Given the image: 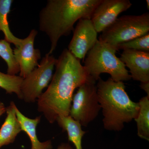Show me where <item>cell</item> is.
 <instances>
[{
  "label": "cell",
  "mask_w": 149,
  "mask_h": 149,
  "mask_svg": "<svg viewBox=\"0 0 149 149\" xmlns=\"http://www.w3.org/2000/svg\"><path fill=\"white\" fill-rule=\"evenodd\" d=\"M6 107L5 105L2 102L0 101V117L6 112Z\"/></svg>",
  "instance_id": "cell-22"
},
{
  "label": "cell",
  "mask_w": 149,
  "mask_h": 149,
  "mask_svg": "<svg viewBox=\"0 0 149 149\" xmlns=\"http://www.w3.org/2000/svg\"><path fill=\"white\" fill-rule=\"evenodd\" d=\"M97 33L90 19H80L68 49L76 58L80 60L84 59L97 42Z\"/></svg>",
  "instance_id": "cell-8"
},
{
  "label": "cell",
  "mask_w": 149,
  "mask_h": 149,
  "mask_svg": "<svg viewBox=\"0 0 149 149\" xmlns=\"http://www.w3.org/2000/svg\"><path fill=\"white\" fill-rule=\"evenodd\" d=\"M116 52L109 44L98 40L87 54L83 65L93 80L97 81L103 73H108L116 82H123L131 79L125 64L116 56Z\"/></svg>",
  "instance_id": "cell-4"
},
{
  "label": "cell",
  "mask_w": 149,
  "mask_h": 149,
  "mask_svg": "<svg viewBox=\"0 0 149 149\" xmlns=\"http://www.w3.org/2000/svg\"><path fill=\"white\" fill-rule=\"evenodd\" d=\"M97 82V93L104 128L109 131H121L125 123L137 117L140 109L139 102L129 97L123 82H116L111 77L106 80L100 77Z\"/></svg>",
  "instance_id": "cell-3"
},
{
  "label": "cell",
  "mask_w": 149,
  "mask_h": 149,
  "mask_svg": "<svg viewBox=\"0 0 149 149\" xmlns=\"http://www.w3.org/2000/svg\"><path fill=\"white\" fill-rule=\"evenodd\" d=\"M55 71L47 89L37 100V109L48 122L53 123L60 116L69 115L73 93L90 80L80 60L65 49L57 59ZM95 81V80H94Z\"/></svg>",
  "instance_id": "cell-1"
},
{
  "label": "cell",
  "mask_w": 149,
  "mask_h": 149,
  "mask_svg": "<svg viewBox=\"0 0 149 149\" xmlns=\"http://www.w3.org/2000/svg\"><path fill=\"white\" fill-rule=\"evenodd\" d=\"M0 57L7 65V74L16 75L19 72V66L13 54L10 43L5 39L0 40Z\"/></svg>",
  "instance_id": "cell-17"
},
{
  "label": "cell",
  "mask_w": 149,
  "mask_h": 149,
  "mask_svg": "<svg viewBox=\"0 0 149 149\" xmlns=\"http://www.w3.org/2000/svg\"><path fill=\"white\" fill-rule=\"evenodd\" d=\"M117 51L120 49H131L149 52V33L118 45Z\"/></svg>",
  "instance_id": "cell-19"
},
{
  "label": "cell",
  "mask_w": 149,
  "mask_h": 149,
  "mask_svg": "<svg viewBox=\"0 0 149 149\" xmlns=\"http://www.w3.org/2000/svg\"><path fill=\"white\" fill-rule=\"evenodd\" d=\"M102 0H48L39 14L40 31L47 35L50 42L48 54L56 49L59 40L69 35L74 25L80 19L91 16Z\"/></svg>",
  "instance_id": "cell-2"
},
{
  "label": "cell",
  "mask_w": 149,
  "mask_h": 149,
  "mask_svg": "<svg viewBox=\"0 0 149 149\" xmlns=\"http://www.w3.org/2000/svg\"><path fill=\"white\" fill-rule=\"evenodd\" d=\"M119 58L129 69L133 80L149 82V52L123 50Z\"/></svg>",
  "instance_id": "cell-11"
},
{
  "label": "cell",
  "mask_w": 149,
  "mask_h": 149,
  "mask_svg": "<svg viewBox=\"0 0 149 149\" xmlns=\"http://www.w3.org/2000/svg\"><path fill=\"white\" fill-rule=\"evenodd\" d=\"M17 118L21 125L22 131L25 132L31 143V149H52V142L48 141L41 142L38 140L36 133V128L41 120V116L30 118L25 116L16 107Z\"/></svg>",
  "instance_id": "cell-13"
},
{
  "label": "cell",
  "mask_w": 149,
  "mask_h": 149,
  "mask_svg": "<svg viewBox=\"0 0 149 149\" xmlns=\"http://www.w3.org/2000/svg\"><path fill=\"white\" fill-rule=\"evenodd\" d=\"M16 107L15 103L11 102L6 108L7 116L0 129V148L13 143L22 131L21 125L17 118Z\"/></svg>",
  "instance_id": "cell-12"
},
{
  "label": "cell",
  "mask_w": 149,
  "mask_h": 149,
  "mask_svg": "<svg viewBox=\"0 0 149 149\" xmlns=\"http://www.w3.org/2000/svg\"><path fill=\"white\" fill-rule=\"evenodd\" d=\"M140 88L146 92L147 96L149 97V82L148 83H141Z\"/></svg>",
  "instance_id": "cell-20"
},
{
  "label": "cell",
  "mask_w": 149,
  "mask_h": 149,
  "mask_svg": "<svg viewBox=\"0 0 149 149\" xmlns=\"http://www.w3.org/2000/svg\"><path fill=\"white\" fill-rule=\"evenodd\" d=\"M132 5L129 0H102L93 11L91 19L97 33L102 32Z\"/></svg>",
  "instance_id": "cell-9"
},
{
  "label": "cell",
  "mask_w": 149,
  "mask_h": 149,
  "mask_svg": "<svg viewBox=\"0 0 149 149\" xmlns=\"http://www.w3.org/2000/svg\"><path fill=\"white\" fill-rule=\"evenodd\" d=\"M56 121L63 131H66L68 141L74 144L75 149H83L82 139L86 132L82 130L81 124L69 115L59 116Z\"/></svg>",
  "instance_id": "cell-14"
},
{
  "label": "cell",
  "mask_w": 149,
  "mask_h": 149,
  "mask_svg": "<svg viewBox=\"0 0 149 149\" xmlns=\"http://www.w3.org/2000/svg\"><path fill=\"white\" fill-rule=\"evenodd\" d=\"M13 0H0V31L3 33L4 39L10 43H12L17 47L22 39L14 36L9 26L8 16L10 11Z\"/></svg>",
  "instance_id": "cell-15"
},
{
  "label": "cell",
  "mask_w": 149,
  "mask_h": 149,
  "mask_svg": "<svg viewBox=\"0 0 149 149\" xmlns=\"http://www.w3.org/2000/svg\"><path fill=\"white\" fill-rule=\"evenodd\" d=\"M38 32L32 29L28 36L22 39L20 45L13 51L14 55L19 68V76L24 78L39 65L41 52L35 49L34 42Z\"/></svg>",
  "instance_id": "cell-10"
},
{
  "label": "cell",
  "mask_w": 149,
  "mask_h": 149,
  "mask_svg": "<svg viewBox=\"0 0 149 149\" xmlns=\"http://www.w3.org/2000/svg\"><path fill=\"white\" fill-rule=\"evenodd\" d=\"M140 109L134 120L136 123L137 134L141 139L149 141V97H143L139 102Z\"/></svg>",
  "instance_id": "cell-16"
},
{
  "label": "cell",
  "mask_w": 149,
  "mask_h": 149,
  "mask_svg": "<svg viewBox=\"0 0 149 149\" xmlns=\"http://www.w3.org/2000/svg\"><path fill=\"white\" fill-rule=\"evenodd\" d=\"M57 59L46 54L38 66L23 78L20 87L22 99L27 103L35 102L52 80Z\"/></svg>",
  "instance_id": "cell-7"
},
{
  "label": "cell",
  "mask_w": 149,
  "mask_h": 149,
  "mask_svg": "<svg viewBox=\"0 0 149 149\" xmlns=\"http://www.w3.org/2000/svg\"><path fill=\"white\" fill-rule=\"evenodd\" d=\"M57 149H74L69 143H62L58 147Z\"/></svg>",
  "instance_id": "cell-21"
},
{
  "label": "cell",
  "mask_w": 149,
  "mask_h": 149,
  "mask_svg": "<svg viewBox=\"0 0 149 149\" xmlns=\"http://www.w3.org/2000/svg\"><path fill=\"white\" fill-rule=\"evenodd\" d=\"M149 13L118 18L102 32L99 40L114 48L118 45L149 33Z\"/></svg>",
  "instance_id": "cell-5"
},
{
  "label": "cell",
  "mask_w": 149,
  "mask_h": 149,
  "mask_svg": "<svg viewBox=\"0 0 149 149\" xmlns=\"http://www.w3.org/2000/svg\"><path fill=\"white\" fill-rule=\"evenodd\" d=\"M23 78L19 75H10L0 72V88L7 93H15L18 98L22 99L20 87Z\"/></svg>",
  "instance_id": "cell-18"
},
{
  "label": "cell",
  "mask_w": 149,
  "mask_h": 149,
  "mask_svg": "<svg viewBox=\"0 0 149 149\" xmlns=\"http://www.w3.org/2000/svg\"><path fill=\"white\" fill-rule=\"evenodd\" d=\"M96 81H88L78 88L73 95L69 116L82 126H87L95 120L101 109Z\"/></svg>",
  "instance_id": "cell-6"
},
{
  "label": "cell",
  "mask_w": 149,
  "mask_h": 149,
  "mask_svg": "<svg viewBox=\"0 0 149 149\" xmlns=\"http://www.w3.org/2000/svg\"><path fill=\"white\" fill-rule=\"evenodd\" d=\"M146 3H147V9H148V10H149V0H147Z\"/></svg>",
  "instance_id": "cell-23"
}]
</instances>
